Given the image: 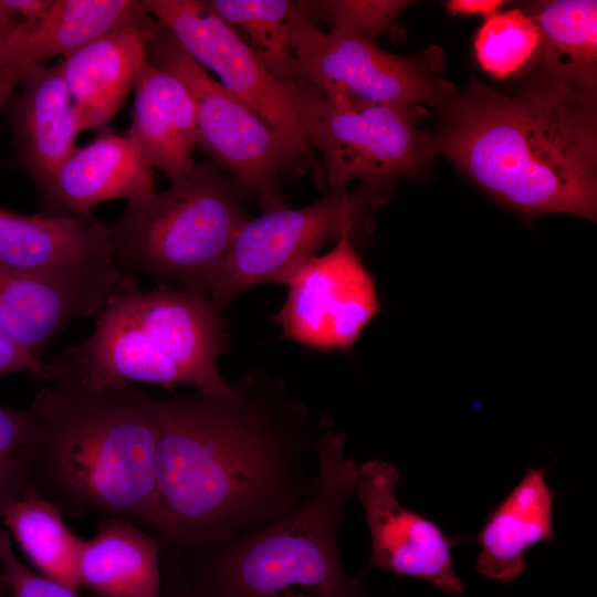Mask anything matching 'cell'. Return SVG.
I'll use <instances>...</instances> for the list:
<instances>
[{
    "label": "cell",
    "instance_id": "6da1fadb",
    "mask_svg": "<svg viewBox=\"0 0 597 597\" xmlns=\"http://www.w3.org/2000/svg\"><path fill=\"white\" fill-rule=\"evenodd\" d=\"M156 535L185 551L275 521L312 491L320 421L260 370L228 391L151 398Z\"/></svg>",
    "mask_w": 597,
    "mask_h": 597
},
{
    "label": "cell",
    "instance_id": "7a4b0ae2",
    "mask_svg": "<svg viewBox=\"0 0 597 597\" xmlns=\"http://www.w3.org/2000/svg\"><path fill=\"white\" fill-rule=\"evenodd\" d=\"M434 140L439 154L525 219L596 220V94L538 75L510 96L472 78L446 104Z\"/></svg>",
    "mask_w": 597,
    "mask_h": 597
},
{
    "label": "cell",
    "instance_id": "3957f363",
    "mask_svg": "<svg viewBox=\"0 0 597 597\" xmlns=\"http://www.w3.org/2000/svg\"><path fill=\"white\" fill-rule=\"evenodd\" d=\"M151 396L128 385H51L34 398L22 457L28 494L71 516L155 528Z\"/></svg>",
    "mask_w": 597,
    "mask_h": 597
},
{
    "label": "cell",
    "instance_id": "277c9868",
    "mask_svg": "<svg viewBox=\"0 0 597 597\" xmlns=\"http://www.w3.org/2000/svg\"><path fill=\"white\" fill-rule=\"evenodd\" d=\"M347 436L323 417L312 491L282 517L192 549H163L160 559L217 597H367L349 576L338 532L358 468Z\"/></svg>",
    "mask_w": 597,
    "mask_h": 597
},
{
    "label": "cell",
    "instance_id": "5b68a950",
    "mask_svg": "<svg viewBox=\"0 0 597 597\" xmlns=\"http://www.w3.org/2000/svg\"><path fill=\"white\" fill-rule=\"evenodd\" d=\"M228 326L208 294L157 285L117 296L97 317L93 334L44 362L39 379L101 389L146 383L203 394L229 390L218 366Z\"/></svg>",
    "mask_w": 597,
    "mask_h": 597
},
{
    "label": "cell",
    "instance_id": "8992f818",
    "mask_svg": "<svg viewBox=\"0 0 597 597\" xmlns=\"http://www.w3.org/2000/svg\"><path fill=\"white\" fill-rule=\"evenodd\" d=\"M249 191L212 161L196 163L164 192L128 201L111 223L114 261L157 285L210 295L232 242L250 219Z\"/></svg>",
    "mask_w": 597,
    "mask_h": 597
},
{
    "label": "cell",
    "instance_id": "52a82bcc",
    "mask_svg": "<svg viewBox=\"0 0 597 597\" xmlns=\"http://www.w3.org/2000/svg\"><path fill=\"white\" fill-rule=\"evenodd\" d=\"M392 189L365 184L354 191L328 189L300 209L287 207L250 218L232 242L210 290L223 308L242 291L262 283H284L325 244L352 238L368 242L375 214Z\"/></svg>",
    "mask_w": 597,
    "mask_h": 597
},
{
    "label": "cell",
    "instance_id": "ba28073f",
    "mask_svg": "<svg viewBox=\"0 0 597 597\" xmlns=\"http://www.w3.org/2000/svg\"><path fill=\"white\" fill-rule=\"evenodd\" d=\"M145 53L147 61L178 77L189 91L197 146L238 180L264 212L285 208L279 177L302 157L295 146L212 78L158 23L146 40Z\"/></svg>",
    "mask_w": 597,
    "mask_h": 597
},
{
    "label": "cell",
    "instance_id": "9c48e42d",
    "mask_svg": "<svg viewBox=\"0 0 597 597\" xmlns=\"http://www.w3.org/2000/svg\"><path fill=\"white\" fill-rule=\"evenodd\" d=\"M147 12L168 30L203 69L271 128L282 133L325 187L321 161L308 142V124L322 92L273 76L240 38L205 1L144 0Z\"/></svg>",
    "mask_w": 597,
    "mask_h": 597
},
{
    "label": "cell",
    "instance_id": "30bf717a",
    "mask_svg": "<svg viewBox=\"0 0 597 597\" xmlns=\"http://www.w3.org/2000/svg\"><path fill=\"white\" fill-rule=\"evenodd\" d=\"M422 109L379 104L342 93H322L308 124L328 189L349 181L392 189L398 178H418L439 154L434 137L417 127Z\"/></svg>",
    "mask_w": 597,
    "mask_h": 597
},
{
    "label": "cell",
    "instance_id": "8fae6325",
    "mask_svg": "<svg viewBox=\"0 0 597 597\" xmlns=\"http://www.w3.org/2000/svg\"><path fill=\"white\" fill-rule=\"evenodd\" d=\"M303 4L292 44L305 78L322 93L413 109L446 105L454 95V86L437 75L434 56H399L353 33L323 32Z\"/></svg>",
    "mask_w": 597,
    "mask_h": 597
},
{
    "label": "cell",
    "instance_id": "7c38bea8",
    "mask_svg": "<svg viewBox=\"0 0 597 597\" xmlns=\"http://www.w3.org/2000/svg\"><path fill=\"white\" fill-rule=\"evenodd\" d=\"M286 285L273 320L284 338L314 349L349 350L379 310L374 279L348 235L302 264Z\"/></svg>",
    "mask_w": 597,
    "mask_h": 597
},
{
    "label": "cell",
    "instance_id": "4fadbf2b",
    "mask_svg": "<svg viewBox=\"0 0 597 597\" xmlns=\"http://www.w3.org/2000/svg\"><path fill=\"white\" fill-rule=\"evenodd\" d=\"M138 289L136 274L113 259L19 273L0 265V325L36 358L72 321L100 315L117 296Z\"/></svg>",
    "mask_w": 597,
    "mask_h": 597
},
{
    "label": "cell",
    "instance_id": "5bb4252c",
    "mask_svg": "<svg viewBox=\"0 0 597 597\" xmlns=\"http://www.w3.org/2000/svg\"><path fill=\"white\" fill-rule=\"evenodd\" d=\"M398 469L381 459L358 468L355 493L364 509L374 568L428 582L446 594H462L452 549L472 537H450L433 521L401 505Z\"/></svg>",
    "mask_w": 597,
    "mask_h": 597
},
{
    "label": "cell",
    "instance_id": "9a60e30c",
    "mask_svg": "<svg viewBox=\"0 0 597 597\" xmlns=\"http://www.w3.org/2000/svg\"><path fill=\"white\" fill-rule=\"evenodd\" d=\"M156 191L153 168L127 137L106 133L75 148L40 191L46 214L81 217L97 205Z\"/></svg>",
    "mask_w": 597,
    "mask_h": 597
},
{
    "label": "cell",
    "instance_id": "2e32d148",
    "mask_svg": "<svg viewBox=\"0 0 597 597\" xmlns=\"http://www.w3.org/2000/svg\"><path fill=\"white\" fill-rule=\"evenodd\" d=\"M20 84V93L9 101L13 139L22 165L42 191L76 148V114L62 59L29 69Z\"/></svg>",
    "mask_w": 597,
    "mask_h": 597
},
{
    "label": "cell",
    "instance_id": "e0dca14e",
    "mask_svg": "<svg viewBox=\"0 0 597 597\" xmlns=\"http://www.w3.org/2000/svg\"><path fill=\"white\" fill-rule=\"evenodd\" d=\"M132 124L126 136L151 168L170 180L196 165L197 121L193 101L171 73L145 61L133 84Z\"/></svg>",
    "mask_w": 597,
    "mask_h": 597
},
{
    "label": "cell",
    "instance_id": "ac0fdd59",
    "mask_svg": "<svg viewBox=\"0 0 597 597\" xmlns=\"http://www.w3.org/2000/svg\"><path fill=\"white\" fill-rule=\"evenodd\" d=\"M106 259H113L111 223L0 207V265L11 271L46 273Z\"/></svg>",
    "mask_w": 597,
    "mask_h": 597
},
{
    "label": "cell",
    "instance_id": "d6986e66",
    "mask_svg": "<svg viewBox=\"0 0 597 597\" xmlns=\"http://www.w3.org/2000/svg\"><path fill=\"white\" fill-rule=\"evenodd\" d=\"M545 468H528L511 492L488 514L479 534L476 570L489 579L511 583L525 568L531 546L555 542L553 505L556 493Z\"/></svg>",
    "mask_w": 597,
    "mask_h": 597
},
{
    "label": "cell",
    "instance_id": "ffe728a7",
    "mask_svg": "<svg viewBox=\"0 0 597 597\" xmlns=\"http://www.w3.org/2000/svg\"><path fill=\"white\" fill-rule=\"evenodd\" d=\"M148 36L136 29L117 30L61 57L78 133L104 125L123 106L146 61Z\"/></svg>",
    "mask_w": 597,
    "mask_h": 597
},
{
    "label": "cell",
    "instance_id": "44dd1931",
    "mask_svg": "<svg viewBox=\"0 0 597 597\" xmlns=\"http://www.w3.org/2000/svg\"><path fill=\"white\" fill-rule=\"evenodd\" d=\"M156 25L144 1L52 0L46 11L11 41L8 56L33 67L64 57L109 32L136 29L149 35Z\"/></svg>",
    "mask_w": 597,
    "mask_h": 597
},
{
    "label": "cell",
    "instance_id": "7402d4cb",
    "mask_svg": "<svg viewBox=\"0 0 597 597\" xmlns=\"http://www.w3.org/2000/svg\"><path fill=\"white\" fill-rule=\"evenodd\" d=\"M161 543L134 523L102 521L83 540L77 559L81 586L98 597H159Z\"/></svg>",
    "mask_w": 597,
    "mask_h": 597
},
{
    "label": "cell",
    "instance_id": "603a6c76",
    "mask_svg": "<svg viewBox=\"0 0 597 597\" xmlns=\"http://www.w3.org/2000/svg\"><path fill=\"white\" fill-rule=\"evenodd\" d=\"M535 23L540 76L577 91L597 90V2L535 1L524 10Z\"/></svg>",
    "mask_w": 597,
    "mask_h": 597
},
{
    "label": "cell",
    "instance_id": "cb8c5ba5",
    "mask_svg": "<svg viewBox=\"0 0 597 597\" xmlns=\"http://www.w3.org/2000/svg\"><path fill=\"white\" fill-rule=\"evenodd\" d=\"M211 10L276 78L296 86L305 78L292 44V30L304 10L303 1L207 0Z\"/></svg>",
    "mask_w": 597,
    "mask_h": 597
},
{
    "label": "cell",
    "instance_id": "d4e9b609",
    "mask_svg": "<svg viewBox=\"0 0 597 597\" xmlns=\"http://www.w3.org/2000/svg\"><path fill=\"white\" fill-rule=\"evenodd\" d=\"M63 515L51 502L27 494L1 517L10 536L44 576L77 590L81 586L77 559L83 538L69 528Z\"/></svg>",
    "mask_w": 597,
    "mask_h": 597
},
{
    "label": "cell",
    "instance_id": "484cf974",
    "mask_svg": "<svg viewBox=\"0 0 597 597\" xmlns=\"http://www.w3.org/2000/svg\"><path fill=\"white\" fill-rule=\"evenodd\" d=\"M473 46L480 67L502 80L520 73L535 60L540 34L524 10L498 11L485 18Z\"/></svg>",
    "mask_w": 597,
    "mask_h": 597
},
{
    "label": "cell",
    "instance_id": "4316f807",
    "mask_svg": "<svg viewBox=\"0 0 597 597\" xmlns=\"http://www.w3.org/2000/svg\"><path fill=\"white\" fill-rule=\"evenodd\" d=\"M312 13L326 19L333 29L375 41L381 34L399 39L405 30L400 13L411 1L404 0H322L305 1Z\"/></svg>",
    "mask_w": 597,
    "mask_h": 597
},
{
    "label": "cell",
    "instance_id": "83f0119b",
    "mask_svg": "<svg viewBox=\"0 0 597 597\" xmlns=\"http://www.w3.org/2000/svg\"><path fill=\"white\" fill-rule=\"evenodd\" d=\"M31 428V412L0 407V517L28 494L23 446Z\"/></svg>",
    "mask_w": 597,
    "mask_h": 597
},
{
    "label": "cell",
    "instance_id": "f1b7e54d",
    "mask_svg": "<svg viewBox=\"0 0 597 597\" xmlns=\"http://www.w3.org/2000/svg\"><path fill=\"white\" fill-rule=\"evenodd\" d=\"M0 564L2 580L14 597H78L76 590L28 569L15 556L6 528H0Z\"/></svg>",
    "mask_w": 597,
    "mask_h": 597
},
{
    "label": "cell",
    "instance_id": "f546056e",
    "mask_svg": "<svg viewBox=\"0 0 597 597\" xmlns=\"http://www.w3.org/2000/svg\"><path fill=\"white\" fill-rule=\"evenodd\" d=\"M44 362L19 346L0 325V377L11 373H28L39 378Z\"/></svg>",
    "mask_w": 597,
    "mask_h": 597
},
{
    "label": "cell",
    "instance_id": "4dcf8cb0",
    "mask_svg": "<svg viewBox=\"0 0 597 597\" xmlns=\"http://www.w3.org/2000/svg\"><path fill=\"white\" fill-rule=\"evenodd\" d=\"M161 587L159 597H217L186 578L172 566L160 562Z\"/></svg>",
    "mask_w": 597,
    "mask_h": 597
},
{
    "label": "cell",
    "instance_id": "1f68e13d",
    "mask_svg": "<svg viewBox=\"0 0 597 597\" xmlns=\"http://www.w3.org/2000/svg\"><path fill=\"white\" fill-rule=\"evenodd\" d=\"M29 69L31 67L17 60L0 63V111L11 100Z\"/></svg>",
    "mask_w": 597,
    "mask_h": 597
},
{
    "label": "cell",
    "instance_id": "d6a6232c",
    "mask_svg": "<svg viewBox=\"0 0 597 597\" xmlns=\"http://www.w3.org/2000/svg\"><path fill=\"white\" fill-rule=\"evenodd\" d=\"M504 3L502 0H450L446 9L453 15L481 14L486 18L498 12Z\"/></svg>",
    "mask_w": 597,
    "mask_h": 597
},
{
    "label": "cell",
    "instance_id": "836d02e7",
    "mask_svg": "<svg viewBox=\"0 0 597 597\" xmlns=\"http://www.w3.org/2000/svg\"><path fill=\"white\" fill-rule=\"evenodd\" d=\"M19 29L0 28V63L7 61V49Z\"/></svg>",
    "mask_w": 597,
    "mask_h": 597
},
{
    "label": "cell",
    "instance_id": "e575fe53",
    "mask_svg": "<svg viewBox=\"0 0 597 597\" xmlns=\"http://www.w3.org/2000/svg\"><path fill=\"white\" fill-rule=\"evenodd\" d=\"M8 588L6 587L3 580H2V577H1V573H0V597H8Z\"/></svg>",
    "mask_w": 597,
    "mask_h": 597
}]
</instances>
